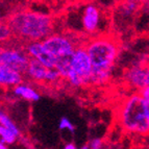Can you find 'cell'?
I'll return each instance as SVG.
<instances>
[{
	"instance_id": "5bb4252c",
	"label": "cell",
	"mask_w": 149,
	"mask_h": 149,
	"mask_svg": "<svg viewBox=\"0 0 149 149\" xmlns=\"http://www.w3.org/2000/svg\"><path fill=\"white\" fill-rule=\"evenodd\" d=\"M0 142H2L3 144H13L15 143L17 140V136L8 128L3 127L2 125H0Z\"/></svg>"
},
{
	"instance_id": "d6986e66",
	"label": "cell",
	"mask_w": 149,
	"mask_h": 149,
	"mask_svg": "<svg viewBox=\"0 0 149 149\" xmlns=\"http://www.w3.org/2000/svg\"><path fill=\"white\" fill-rule=\"evenodd\" d=\"M0 149H8V148L5 146V144H3L2 142H0Z\"/></svg>"
},
{
	"instance_id": "52a82bcc",
	"label": "cell",
	"mask_w": 149,
	"mask_h": 149,
	"mask_svg": "<svg viewBox=\"0 0 149 149\" xmlns=\"http://www.w3.org/2000/svg\"><path fill=\"white\" fill-rule=\"evenodd\" d=\"M103 13L98 5L90 3L86 5L81 16L82 28L89 35H96L100 29Z\"/></svg>"
},
{
	"instance_id": "3957f363",
	"label": "cell",
	"mask_w": 149,
	"mask_h": 149,
	"mask_svg": "<svg viewBox=\"0 0 149 149\" xmlns=\"http://www.w3.org/2000/svg\"><path fill=\"white\" fill-rule=\"evenodd\" d=\"M117 119L124 132L147 137L149 134V101L138 92L129 95L118 107Z\"/></svg>"
},
{
	"instance_id": "ffe728a7",
	"label": "cell",
	"mask_w": 149,
	"mask_h": 149,
	"mask_svg": "<svg viewBox=\"0 0 149 149\" xmlns=\"http://www.w3.org/2000/svg\"><path fill=\"white\" fill-rule=\"evenodd\" d=\"M79 149H90V146H89V144H86V145H84V146H81Z\"/></svg>"
},
{
	"instance_id": "7402d4cb",
	"label": "cell",
	"mask_w": 149,
	"mask_h": 149,
	"mask_svg": "<svg viewBox=\"0 0 149 149\" xmlns=\"http://www.w3.org/2000/svg\"><path fill=\"white\" fill-rule=\"evenodd\" d=\"M147 137H148V140H149V134H148V136H147Z\"/></svg>"
},
{
	"instance_id": "277c9868",
	"label": "cell",
	"mask_w": 149,
	"mask_h": 149,
	"mask_svg": "<svg viewBox=\"0 0 149 149\" xmlns=\"http://www.w3.org/2000/svg\"><path fill=\"white\" fill-rule=\"evenodd\" d=\"M81 43H76L72 38L61 33H53L42 41L44 49L55 60V70L60 73L63 79H66L70 69L75 49Z\"/></svg>"
},
{
	"instance_id": "ac0fdd59",
	"label": "cell",
	"mask_w": 149,
	"mask_h": 149,
	"mask_svg": "<svg viewBox=\"0 0 149 149\" xmlns=\"http://www.w3.org/2000/svg\"><path fill=\"white\" fill-rule=\"evenodd\" d=\"M64 149H77V148H76V146L73 144V143H69V144L65 145Z\"/></svg>"
},
{
	"instance_id": "7a4b0ae2",
	"label": "cell",
	"mask_w": 149,
	"mask_h": 149,
	"mask_svg": "<svg viewBox=\"0 0 149 149\" xmlns=\"http://www.w3.org/2000/svg\"><path fill=\"white\" fill-rule=\"evenodd\" d=\"M14 37L26 43L42 42L53 35L54 20L49 14L29 10L13 13L5 20Z\"/></svg>"
},
{
	"instance_id": "44dd1931",
	"label": "cell",
	"mask_w": 149,
	"mask_h": 149,
	"mask_svg": "<svg viewBox=\"0 0 149 149\" xmlns=\"http://www.w3.org/2000/svg\"><path fill=\"white\" fill-rule=\"evenodd\" d=\"M2 22H3V21H1V20H0V26H1V24H2Z\"/></svg>"
},
{
	"instance_id": "30bf717a",
	"label": "cell",
	"mask_w": 149,
	"mask_h": 149,
	"mask_svg": "<svg viewBox=\"0 0 149 149\" xmlns=\"http://www.w3.org/2000/svg\"><path fill=\"white\" fill-rule=\"evenodd\" d=\"M48 70L49 69L45 67L44 65H42L40 62H38L37 60H33V58H30L25 76L32 81L42 82L43 84V82H46Z\"/></svg>"
},
{
	"instance_id": "5b68a950",
	"label": "cell",
	"mask_w": 149,
	"mask_h": 149,
	"mask_svg": "<svg viewBox=\"0 0 149 149\" xmlns=\"http://www.w3.org/2000/svg\"><path fill=\"white\" fill-rule=\"evenodd\" d=\"M30 57L24 49L5 48L0 49V65L24 76L27 71Z\"/></svg>"
},
{
	"instance_id": "7c38bea8",
	"label": "cell",
	"mask_w": 149,
	"mask_h": 149,
	"mask_svg": "<svg viewBox=\"0 0 149 149\" xmlns=\"http://www.w3.org/2000/svg\"><path fill=\"white\" fill-rule=\"evenodd\" d=\"M13 91H14L15 95L21 97V98H24L25 100H28V101H38L40 99L39 93L33 88L24 85V84H21V85L15 87L13 89Z\"/></svg>"
},
{
	"instance_id": "2e32d148",
	"label": "cell",
	"mask_w": 149,
	"mask_h": 149,
	"mask_svg": "<svg viewBox=\"0 0 149 149\" xmlns=\"http://www.w3.org/2000/svg\"><path fill=\"white\" fill-rule=\"evenodd\" d=\"M89 146H90V149H101L102 148V140L96 138V139L91 141Z\"/></svg>"
},
{
	"instance_id": "6da1fadb",
	"label": "cell",
	"mask_w": 149,
	"mask_h": 149,
	"mask_svg": "<svg viewBox=\"0 0 149 149\" xmlns=\"http://www.w3.org/2000/svg\"><path fill=\"white\" fill-rule=\"evenodd\" d=\"M85 47L92 64L91 85L107 84L119 55L120 46L117 40L107 35L96 36L85 43Z\"/></svg>"
},
{
	"instance_id": "8992f818",
	"label": "cell",
	"mask_w": 149,
	"mask_h": 149,
	"mask_svg": "<svg viewBox=\"0 0 149 149\" xmlns=\"http://www.w3.org/2000/svg\"><path fill=\"white\" fill-rule=\"evenodd\" d=\"M77 75L84 86L90 85L92 79V64L85 47V43L79 44L75 49L71 62V69L69 73ZM68 73V74H69Z\"/></svg>"
},
{
	"instance_id": "4fadbf2b",
	"label": "cell",
	"mask_w": 149,
	"mask_h": 149,
	"mask_svg": "<svg viewBox=\"0 0 149 149\" xmlns=\"http://www.w3.org/2000/svg\"><path fill=\"white\" fill-rule=\"evenodd\" d=\"M0 125H2L3 127H5V128H8L12 132H14L17 137L20 134V132H19L18 127L16 126V124L10 119L8 115L4 114L2 111H0Z\"/></svg>"
},
{
	"instance_id": "e0dca14e",
	"label": "cell",
	"mask_w": 149,
	"mask_h": 149,
	"mask_svg": "<svg viewBox=\"0 0 149 149\" xmlns=\"http://www.w3.org/2000/svg\"><path fill=\"white\" fill-rule=\"evenodd\" d=\"M138 93H139V94H141L142 96L144 97L145 99L148 100V101H149V87H148V88H146V89L141 90V91H139Z\"/></svg>"
},
{
	"instance_id": "8fae6325",
	"label": "cell",
	"mask_w": 149,
	"mask_h": 149,
	"mask_svg": "<svg viewBox=\"0 0 149 149\" xmlns=\"http://www.w3.org/2000/svg\"><path fill=\"white\" fill-rule=\"evenodd\" d=\"M24 76L19 73L0 65V86L1 87H13L21 85Z\"/></svg>"
},
{
	"instance_id": "9c48e42d",
	"label": "cell",
	"mask_w": 149,
	"mask_h": 149,
	"mask_svg": "<svg viewBox=\"0 0 149 149\" xmlns=\"http://www.w3.org/2000/svg\"><path fill=\"white\" fill-rule=\"evenodd\" d=\"M24 50L28 54L30 58L37 60L40 62L42 65L48 69H55V65H56V60L51 54L44 49L42 45V42H30L26 43Z\"/></svg>"
},
{
	"instance_id": "ba28073f",
	"label": "cell",
	"mask_w": 149,
	"mask_h": 149,
	"mask_svg": "<svg viewBox=\"0 0 149 149\" xmlns=\"http://www.w3.org/2000/svg\"><path fill=\"white\" fill-rule=\"evenodd\" d=\"M125 82L138 92L149 87V65H134L125 71Z\"/></svg>"
},
{
	"instance_id": "9a60e30c",
	"label": "cell",
	"mask_w": 149,
	"mask_h": 149,
	"mask_svg": "<svg viewBox=\"0 0 149 149\" xmlns=\"http://www.w3.org/2000/svg\"><path fill=\"white\" fill-rule=\"evenodd\" d=\"M58 127H60V129H68V130H70L71 132H74V129H75V126L73 125L72 122L66 117H63L62 119H61Z\"/></svg>"
}]
</instances>
